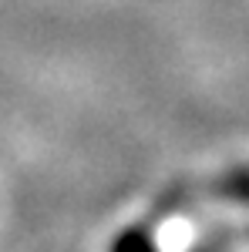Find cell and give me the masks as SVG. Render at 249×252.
Segmentation results:
<instances>
[]
</instances>
